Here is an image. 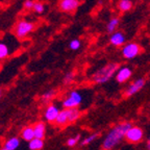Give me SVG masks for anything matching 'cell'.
Wrapping results in <instances>:
<instances>
[{
    "mask_svg": "<svg viewBox=\"0 0 150 150\" xmlns=\"http://www.w3.org/2000/svg\"><path fill=\"white\" fill-rule=\"evenodd\" d=\"M130 126H132V123L129 121L121 122L119 124L115 125L108 132L105 138L103 139L101 149L112 150L118 145H120V143L125 139V134H126L127 130H128Z\"/></svg>",
    "mask_w": 150,
    "mask_h": 150,
    "instance_id": "obj_1",
    "label": "cell"
},
{
    "mask_svg": "<svg viewBox=\"0 0 150 150\" xmlns=\"http://www.w3.org/2000/svg\"><path fill=\"white\" fill-rule=\"evenodd\" d=\"M120 65L118 63H108L102 66L100 69L94 72L91 75V81L95 84H104L108 82L112 77H115V74L119 69Z\"/></svg>",
    "mask_w": 150,
    "mask_h": 150,
    "instance_id": "obj_2",
    "label": "cell"
},
{
    "mask_svg": "<svg viewBox=\"0 0 150 150\" xmlns=\"http://www.w3.org/2000/svg\"><path fill=\"white\" fill-rule=\"evenodd\" d=\"M81 116L79 108H62L59 112V116L56 118L54 124L59 127L66 126V125L71 124L76 122Z\"/></svg>",
    "mask_w": 150,
    "mask_h": 150,
    "instance_id": "obj_3",
    "label": "cell"
},
{
    "mask_svg": "<svg viewBox=\"0 0 150 150\" xmlns=\"http://www.w3.org/2000/svg\"><path fill=\"white\" fill-rule=\"evenodd\" d=\"M35 29V24L26 19H21L17 21L14 26V35L17 40H24Z\"/></svg>",
    "mask_w": 150,
    "mask_h": 150,
    "instance_id": "obj_4",
    "label": "cell"
},
{
    "mask_svg": "<svg viewBox=\"0 0 150 150\" xmlns=\"http://www.w3.org/2000/svg\"><path fill=\"white\" fill-rule=\"evenodd\" d=\"M82 95L79 91L72 90L66 93V97L62 100V106L63 108H78L82 103Z\"/></svg>",
    "mask_w": 150,
    "mask_h": 150,
    "instance_id": "obj_5",
    "label": "cell"
},
{
    "mask_svg": "<svg viewBox=\"0 0 150 150\" xmlns=\"http://www.w3.org/2000/svg\"><path fill=\"white\" fill-rule=\"evenodd\" d=\"M142 52V47L137 42H128L125 43L121 47V53L122 56L125 59H134L137 56L140 55Z\"/></svg>",
    "mask_w": 150,
    "mask_h": 150,
    "instance_id": "obj_6",
    "label": "cell"
},
{
    "mask_svg": "<svg viewBox=\"0 0 150 150\" xmlns=\"http://www.w3.org/2000/svg\"><path fill=\"white\" fill-rule=\"evenodd\" d=\"M144 130L142 127L138 125H132L129 127L125 134V141L130 144H139L144 140Z\"/></svg>",
    "mask_w": 150,
    "mask_h": 150,
    "instance_id": "obj_7",
    "label": "cell"
},
{
    "mask_svg": "<svg viewBox=\"0 0 150 150\" xmlns=\"http://www.w3.org/2000/svg\"><path fill=\"white\" fill-rule=\"evenodd\" d=\"M80 4L79 0H59L57 7L62 13L72 14L78 8Z\"/></svg>",
    "mask_w": 150,
    "mask_h": 150,
    "instance_id": "obj_8",
    "label": "cell"
},
{
    "mask_svg": "<svg viewBox=\"0 0 150 150\" xmlns=\"http://www.w3.org/2000/svg\"><path fill=\"white\" fill-rule=\"evenodd\" d=\"M145 79L144 78H137L127 86V88L124 90V96L125 97H131L136 95L137 93L143 89L144 86H145Z\"/></svg>",
    "mask_w": 150,
    "mask_h": 150,
    "instance_id": "obj_9",
    "label": "cell"
},
{
    "mask_svg": "<svg viewBox=\"0 0 150 150\" xmlns=\"http://www.w3.org/2000/svg\"><path fill=\"white\" fill-rule=\"evenodd\" d=\"M132 69L128 66H121L115 74V79L118 83H125L132 76Z\"/></svg>",
    "mask_w": 150,
    "mask_h": 150,
    "instance_id": "obj_10",
    "label": "cell"
},
{
    "mask_svg": "<svg viewBox=\"0 0 150 150\" xmlns=\"http://www.w3.org/2000/svg\"><path fill=\"white\" fill-rule=\"evenodd\" d=\"M59 110H61V108L54 103L48 104L44 110V120L48 123H54L57 116H59Z\"/></svg>",
    "mask_w": 150,
    "mask_h": 150,
    "instance_id": "obj_11",
    "label": "cell"
},
{
    "mask_svg": "<svg viewBox=\"0 0 150 150\" xmlns=\"http://www.w3.org/2000/svg\"><path fill=\"white\" fill-rule=\"evenodd\" d=\"M110 44L114 47H122L126 43V37L122 31L116 30L110 33Z\"/></svg>",
    "mask_w": 150,
    "mask_h": 150,
    "instance_id": "obj_12",
    "label": "cell"
},
{
    "mask_svg": "<svg viewBox=\"0 0 150 150\" xmlns=\"http://www.w3.org/2000/svg\"><path fill=\"white\" fill-rule=\"evenodd\" d=\"M33 126V134H35V138L39 139H44L46 136V124L45 122L40 121L37 122Z\"/></svg>",
    "mask_w": 150,
    "mask_h": 150,
    "instance_id": "obj_13",
    "label": "cell"
},
{
    "mask_svg": "<svg viewBox=\"0 0 150 150\" xmlns=\"http://www.w3.org/2000/svg\"><path fill=\"white\" fill-rule=\"evenodd\" d=\"M20 144H21V142H20V139L18 137H12L5 141L3 147L6 150H17L20 147Z\"/></svg>",
    "mask_w": 150,
    "mask_h": 150,
    "instance_id": "obj_14",
    "label": "cell"
},
{
    "mask_svg": "<svg viewBox=\"0 0 150 150\" xmlns=\"http://www.w3.org/2000/svg\"><path fill=\"white\" fill-rule=\"evenodd\" d=\"M134 7V2L132 0H118L117 8L121 13H127L131 11Z\"/></svg>",
    "mask_w": 150,
    "mask_h": 150,
    "instance_id": "obj_15",
    "label": "cell"
},
{
    "mask_svg": "<svg viewBox=\"0 0 150 150\" xmlns=\"http://www.w3.org/2000/svg\"><path fill=\"white\" fill-rule=\"evenodd\" d=\"M120 25V18L119 17H112L108 20V24H106V33H112L114 31H116L118 29Z\"/></svg>",
    "mask_w": 150,
    "mask_h": 150,
    "instance_id": "obj_16",
    "label": "cell"
},
{
    "mask_svg": "<svg viewBox=\"0 0 150 150\" xmlns=\"http://www.w3.org/2000/svg\"><path fill=\"white\" fill-rule=\"evenodd\" d=\"M44 139L33 138L28 142V148L29 150H42L44 148Z\"/></svg>",
    "mask_w": 150,
    "mask_h": 150,
    "instance_id": "obj_17",
    "label": "cell"
},
{
    "mask_svg": "<svg viewBox=\"0 0 150 150\" xmlns=\"http://www.w3.org/2000/svg\"><path fill=\"white\" fill-rule=\"evenodd\" d=\"M12 53V49H11V46H9L7 43L1 41L0 42V61H3V59H7Z\"/></svg>",
    "mask_w": 150,
    "mask_h": 150,
    "instance_id": "obj_18",
    "label": "cell"
},
{
    "mask_svg": "<svg viewBox=\"0 0 150 150\" xmlns=\"http://www.w3.org/2000/svg\"><path fill=\"white\" fill-rule=\"evenodd\" d=\"M22 140L26 141V142H29L30 140H33L35 138V134H33V126H25L21 130V134H20Z\"/></svg>",
    "mask_w": 150,
    "mask_h": 150,
    "instance_id": "obj_19",
    "label": "cell"
},
{
    "mask_svg": "<svg viewBox=\"0 0 150 150\" xmlns=\"http://www.w3.org/2000/svg\"><path fill=\"white\" fill-rule=\"evenodd\" d=\"M56 94H57L56 90L50 89V90H48V91L44 92V93L41 95V100H42L43 102H51L54 97L56 96Z\"/></svg>",
    "mask_w": 150,
    "mask_h": 150,
    "instance_id": "obj_20",
    "label": "cell"
},
{
    "mask_svg": "<svg viewBox=\"0 0 150 150\" xmlns=\"http://www.w3.org/2000/svg\"><path fill=\"white\" fill-rule=\"evenodd\" d=\"M100 136V132H95V134H90V136H88V137H86V138L83 139V140L80 142V144L79 145L81 146V147H84V146H88V145H90L91 143H93L94 141L96 140L98 137Z\"/></svg>",
    "mask_w": 150,
    "mask_h": 150,
    "instance_id": "obj_21",
    "label": "cell"
},
{
    "mask_svg": "<svg viewBox=\"0 0 150 150\" xmlns=\"http://www.w3.org/2000/svg\"><path fill=\"white\" fill-rule=\"evenodd\" d=\"M45 9H46V6L43 2L41 1H35V4H33V12L35 13L38 15H42L44 14Z\"/></svg>",
    "mask_w": 150,
    "mask_h": 150,
    "instance_id": "obj_22",
    "label": "cell"
},
{
    "mask_svg": "<svg viewBox=\"0 0 150 150\" xmlns=\"http://www.w3.org/2000/svg\"><path fill=\"white\" fill-rule=\"evenodd\" d=\"M74 79H75V73L73 71L67 72L63 78V84L64 86H69V84H71L74 81Z\"/></svg>",
    "mask_w": 150,
    "mask_h": 150,
    "instance_id": "obj_23",
    "label": "cell"
},
{
    "mask_svg": "<svg viewBox=\"0 0 150 150\" xmlns=\"http://www.w3.org/2000/svg\"><path fill=\"white\" fill-rule=\"evenodd\" d=\"M80 138H81V136L79 134H76L75 137H72V138H69L67 140V142H66V145L68 146V147H75V146L79 143Z\"/></svg>",
    "mask_w": 150,
    "mask_h": 150,
    "instance_id": "obj_24",
    "label": "cell"
},
{
    "mask_svg": "<svg viewBox=\"0 0 150 150\" xmlns=\"http://www.w3.org/2000/svg\"><path fill=\"white\" fill-rule=\"evenodd\" d=\"M80 47H81V41H80L79 39H73V40H71L70 43H69V48H70L71 50H73V51L78 50Z\"/></svg>",
    "mask_w": 150,
    "mask_h": 150,
    "instance_id": "obj_25",
    "label": "cell"
},
{
    "mask_svg": "<svg viewBox=\"0 0 150 150\" xmlns=\"http://www.w3.org/2000/svg\"><path fill=\"white\" fill-rule=\"evenodd\" d=\"M33 4H35V0H25L23 2V8L25 11H33Z\"/></svg>",
    "mask_w": 150,
    "mask_h": 150,
    "instance_id": "obj_26",
    "label": "cell"
},
{
    "mask_svg": "<svg viewBox=\"0 0 150 150\" xmlns=\"http://www.w3.org/2000/svg\"><path fill=\"white\" fill-rule=\"evenodd\" d=\"M146 149H147V150H150V136L148 137L147 142H146Z\"/></svg>",
    "mask_w": 150,
    "mask_h": 150,
    "instance_id": "obj_27",
    "label": "cell"
},
{
    "mask_svg": "<svg viewBox=\"0 0 150 150\" xmlns=\"http://www.w3.org/2000/svg\"><path fill=\"white\" fill-rule=\"evenodd\" d=\"M2 96H3V90L0 88V100H1V98H2Z\"/></svg>",
    "mask_w": 150,
    "mask_h": 150,
    "instance_id": "obj_28",
    "label": "cell"
},
{
    "mask_svg": "<svg viewBox=\"0 0 150 150\" xmlns=\"http://www.w3.org/2000/svg\"><path fill=\"white\" fill-rule=\"evenodd\" d=\"M0 150H6V149H5L4 147H2V148H1V149H0Z\"/></svg>",
    "mask_w": 150,
    "mask_h": 150,
    "instance_id": "obj_29",
    "label": "cell"
}]
</instances>
